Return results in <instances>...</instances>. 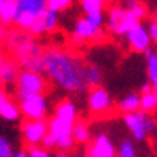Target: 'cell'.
<instances>
[{
  "label": "cell",
  "instance_id": "obj_1",
  "mask_svg": "<svg viewBox=\"0 0 157 157\" xmlns=\"http://www.w3.org/2000/svg\"><path fill=\"white\" fill-rule=\"evenodd\" d=\"M45 75L52 83L69 93L88 91L85 82V67L87 64L82 58L61 47H47L44 52Z\"/></svg>",
  "mask_w": 157,
  "mask_h": 157
},
{
  "label": "cell",
  "instance_id": "obj_2",
  "mask_svg": "<svg viewBox=\"0 0 157 157\" xmlns=\"http://www.w3.org/2000/svg\"><path fill=\"white\" fill-rule=\"evenodd\" d=\"M47 91H48V78L44 74L21 69L18 80L15 83V98L18 101L29 95H47Z\"/></svg>",
  "mask_w": 157,
  "mask_h": 157
},
{
  "label": "cell",
  "instance_id": "obj_3",
  "mask_svg": "<svg viewBox=\"0 0 157 157\" xmlns=\"http://www.w3.org/2000/svg\"><path fill=\"white\" fill-rule=\"evenodd\" d=\"M74 125L75 124L61 120L55 116L48 119V133L56 140V149L59 152H71L75 147L77 143L72 136Z\"/></svg>",
  "mask_w": 157,
  "mask_h": 157
},
{
  "label": "cell",
  "instance_id": "obj_4",
  "mask_svg": "<svg viewBox=\"0 0 157 157\" xmlns=\"http://www.w3.org/2000/svg\"><path fill=\"white\" fill-rule=\"evenodd\" d=\"M124 124L130 130L133 140L136 141H144L149 133H152L157 127L155 119L151 117V114L146 112H133V114H125L124 116Z\"/></svg>",
  "mask_w": 157,
  "mask_h": 157
},
{
  "label": "cell",
  "instance_id": "obj_5",
  "mask_svg": "<svg viewBox=\"0 0 157 157\" xmlns=\"http://www.w3.org/2000/svg\"><path fill=\"white\" fill-rule=\"evenodd\" d=\"M23 119L47 120L48 116V99L47 95H29L18 101Z\"/></svg>",
  "mask_w": 157,
  "mask_h": 157
},
{
  "label": "cell",
  "instance_id": "obj_6",
  "mask_svg": "<svg viewBox=\"0 0 157 157\" xmlns=\"http://www.w3.org/2000/svg\"><path fill=\"white\" fill-rule=\"evenodd\" d=\"M21 136H23L24 149L40 146L44 138L48 133V120H31L23 119L21 120Z\"/></svg>",
  "mask_w": 157,
  "mask_h": 157
},
{
  "label": "cell",
  "instance_id": "obj_7",
  "mask_svg": "<svg viewBox=\"0 0 157 157\" xmlns=\"http://www.w3.org/2000/svg\"><path fill=\"white\" fill-rule=\"evenodd\" d=\"M87 108L93 116H106L114 108L112 96L104 87H95L88 90L87 95Z\"/></svg>",
  "mask_w": 157,
  "mask_h": 157
},
{
  "label": "cell",
  "instance_id": "obj_8",
  "mask_svg": "<svg viewBox=\"0 0 157 157\" xmlns=\"http://www.w3.org/2000/svg\"><path fill=\"white\" fill-rule=\"evenodd\" d=\"M101 35H103V29H98V27H95L87 18L83 16V18H78L75 23H74L72 34H71L69 40H71V45L80 47V45L85 44V42L98 40Z\"/></svg>",
  "mask_w": 157,
  "mask_h": 157
},
{
  "label": "cell",
  "instance_id": "obj_9",
  "mask_svg": "<svg viewBox=\"0 0 157 157\" xmlns=\"http://www.w3.org/2000/svg\"><path fill=\"white\" fill-rule=\"evenodd\" d=\"M85 157H117V147L108 133H98L85 147Z\"/></svg>",
  "mask_w": 157,
  "mask_h": 157
},
{
  "label": "cell",
  "instance_id": "obj_10",
  "mask_svg": "<svg viewBox=\"0 0 157 157\" xmlns=\"http://www.w3.org/2000/svg\"><path fill=\"white\" fill-rule=\"evenodd\" d=\"M125 40L130 50L135 53H144L147 48H151V44H152L144 24H138L135 29H132L125 35Z\"/></svg>",
  "mask_w": 157,
  "mask_h": 157
},
{
  "label": "cell",
  "instance_id": "obj_11",
  "mask_svg": "<svg viewBox=\"0 0 157 157\" xmlns=\"http://www.w3.org/2000/svg\"><path fill=\"white\" fill-rule=\"evenodd\" d=\"M0 117L10 122H15L21 117L19 104L8 95L5 88H0Z\"/></svg>",
  "mask_w": 157,
  "mask_h": 157
},
{
  "label": "cell",
  "instance_id": "obj_12",
  "mask_svg": "<svg viewBox=\"0 0 157 157\" xmlns=\"http://www.w3.org/2000/svg\"><path fill=\"white\" fill-rule=\"evenodd\" d=\"M53 116L58 117V119H61V120H66V122L75 124L77 120H78L77 104H75L71 98H63V99H59V101L55 104Z\"/></svg>",
  "mask_w": 157,
  "mask_h": 157
},
{
  "label": "cell",
  "instance_id": "obj_13",
  "mask_svg": "<svg viewBox=\"0 0 157 157\" xmlns=\"http://www.w3.org/2000/svg\"><path fill=\"white\" fill-rule=\"evenodd\" d=\"M19 72H21L19 63L11 55H8L6 56V61H5V66H3V71H2V75H0V88L6 90V87H10V85L15 87Z\"/></svg>",
  "mask_w": 157,
  "mask_h": 157
},
{
  "label": "cell",
  "instance_id": "obj_14",
  "mask_svg": "<svg viewBox=\"0 0 157 157\" xmlns=\"http://www.w3.org/2000/svg\"><path fill=\"white\" fill-rule=\"evenodd\" d=\"M48 10V0H18L16 15H31L39 18Z\"/></svg>",
  "mask_w": 157,
  "mask_h": 157
},
{
  "label": "cell",
  "instance_id": "obj_15",
  "mask_svg": "<svg viewBox=\"0 0 157 157\" xmlns=\"http://www.w3.org/2000/svg\"><path fill=\"white\" fill-rule=\"evenodd\" d=\"M116 106H117V109L122 112L124 116H125V114L138 112L140 106H141V95L140 93H128L122 99H119Z\"/></svg>",
  "mask_w": 157,
  "mask_h": 157
},
{
  "label": "cell",
  "instance_id": "obj_16",
  "mask_svg": "<svg viewBox=\"0 0 157 157\" xmlns=\"http://www.w3.org/2000/svg\"><path fill=\"white\" fill-rule=\"evenodd\" d=\"M72 136H74V140H75L77 144H90V140H91L90 125L85 122V120L78 119L77 122H75V125H74Z\"/></svg>",
  "mask_w": 157,
  "mask_h": 157
},
{
  "label": "cell",
  "instance_id": "obj_17",
  "mask_svg": "<svg viewBox=\"0 0 157 157\" xmlns=\"http://www.w3.org/2000/svg\"><path fill=\"white\" fill-rule=\"evenodd\" d=\"M143 55L146 58V69H147L149 83L154 87V85H157V55H155V52H152V48H147Z\"/></svg>",
  "mask_w": 157,
  "mask_h": 157
},
{
  "label": "cell",
  "instance_id": "obj_18",
  "mask_svg": "<svg viewBox=\"0 0 157 157\" xmlns=\"http://www.w3.org/2000/svg\"><path fill=\"white\" fill-rule=\"evenodd\" d=\"M103 80V72L96 64H87L85 67V82H87V87L90 88H95L99 87Z\"/></svg>",
  "mask_w": 157,
  "mask_h": 157
},
{
  "label": "cell",
  "instance_id": "obj_19",
  "mask_svg": "<svg viewBox=\"0 0 157 157\" xmlns=\"http://www.w3.org/2000/svg\"><path fill=\"white\" fill-rule=\"evenodd\" d=\"M141 95V93H140ZM157 109V96L154 95V91H147V93L141 95V106L140 111L146 114H152Z\"/></svg>",
  "mask_w": 157,
  "mask_h": 157
},
{
  "label": "cell",
  "instance_id": "obj_20",
  "mask_svg": "<svg viewBox=\"0 0 157 157\" xmlns=\"http://www.w3.org/2000/svg\"><path fill=\"white\" fill-rule=\"evenodd\" d=\"M125 8L130 13H133V15L136 16L140 21L147 16V8H146V5L143 3L141 0H127V2H125Z\"/></svg>",
  "mask_w": 157,
  "mask_h": 157
},
{
  "label": "cell",
  "instance_id": "obj_21",
  "mask_svg": "<svg viewBox=\"0 0 157 157\" xmlns=\"http://www.w3.org/2000/svg\"><path fill=\"white\" fill-rule=\"evenodd\" d=\"M104 3L99 0H80V8L85 13V16L95 15V13H104Z\"/></svg>",
  "mask_w": 157,
  "mask_h": 157
},
{
  "label": "cell",
  "instance_id": "obj_22",
  "mask_svg": "<svg viewBox=\"0 0 157 157\" xmlns=\"http://www.w3.org/2000/svg\"><path fill=\"white\" fill-rule=\"evenodd\" d=\"M44 23H45V29L47 34H52L59 27V13L52 11V10H47L44 13Z\"/></svg>",
  "mask_w": 157,
  "mask_h": 157
},
{
  "label": "cell",
  "instance_id": "obj_23",
  "mask_svg": "<svg viewBox=\"0 0 157 157\" xmlns=\"http://www.w3.org/2000/svg\"><path fill=\"white\" fill-rule=\"evenodd\" d=\"M117 157H136V147H135L133 141L124 140L117 147Z\"/></svg>",
  "mask_w": 157,
  "mask_h": 157
},
{
  "label": "cell",
  "instance_id": "obj_24",
  "mask_svg": "<svg viewBox=\"0 0 157 157\" xmlns=\"http://www.w3.org/2000/svg\"><path fill=\"white\" fill-rule=\"evenodd\" d=\"M72 3H74V0H48V10L61 13V11L69 10Z\"/></svg>",
  "mask_w": 157,
  "mask_h": 157
},
{
  "label": "cell",
  "instance_id": "obj_25",
  "mask_svg": "<svg viewBox=\"0 0 157 157\" xmlns=\"http://www.w3.org/2000/svg\"><path fill=\"white\" fill-rule=\"evenodd\" d=\"M0 157H15V152H13V147L8 143V140L0 136Z\"/></svg>",
  "mask_w": 157,
  "mask_h": 157
},
{
  "label": "cell",
  "instance_id": "obj_26",
  "mask_svg": "<svg viewBox=\"0 0 157 157\" xmlns=\"http://www.w3.org/2000/svg\"><path fill=\"white\" fill-rule=\"evenodd\" d=\"M85 18H87L95 27H98V29H103V26L106 24V15L104 13H95V15H88Z\"/></svg>",
  "mask_w": 157,
  "mask_h": 157
},
{
  "label": "cell",
  "instance_id": "obj_27",
  "mask_svg": "<svg viewBox=\"0 0 157 157\" xmlns=\"http://www.w3.org/2000/svg\"><path fill=\"white\" fill-rule=\"evenodd\" d=\"M26 151H27V154H29V157H53L52 152L47 151V149H45V147H42V146L27 147Z\"/></svg>",
  "mask_w": 157,
  "mask_h": 157
},
{
  "label": "cell",
  "instance_id": "obj_28",
  "mask_svg": "<svg viewBox=\"0 0 157 157\" xmlns=\"http://www.w3.org/2000/svg\"><path fill=\"white\" fill-rule=\"evenodd\" d=\"M146 29H147L149 37H151V42H152V44H157V24L151 19V21H147Z\"/></svg>",
  "mask_w": 157,
  "mask_h": 157
},
{
  "label": "cell",
  "instance_id": "obj_29",
  "mask_svg": "<svg viewBox=\"0 0 157 157\" xmlns=\"http://www.w3.org/2000/svg\"><path fill=\"white\" fill-rule=\"evenodd\" d=\"M40 146H42V147H45L47 151L52 152V149H56V140H55L50 133H47V136L44 138V141H42V144H40Z\"/></svg>",
  "mask_w": 157,
  "mask_h": 157
},
{
  "label": "cell",
  "instance_id": "obj_30",
  "mask_svg": "<svg viewBox=\"0 0 157 157\" xmlns=\"http://www.w3.org/2000/svg\"><path fill=\"white\" fill-rule=\"evenodd\" d=\"M6 56H8V53H3V50L0 48V75H2V71H3V66H5Z\"/></svg>",
  "mask_w": 157,
  "mask_h": 157
},
{
  "label": "cell",
  "instance_id": "obj_31",
  "mask_svg": "<svg viewBox=\"0 0 157 157\" xmlns=\"http://www.w3.org/2000/svg\"><path fill=\"white\" fill-rule=\"evenodd\" d=\"M147 91H152V85L151 83H144V85H143V87H141V95L143 93H147Z\"/></svg>",
  "mask_w": 157,
  "mask_h": 157
},
{
  "label": "cell",
  "instance_id": "obj_32",
  "mask_svg": "<svg viewBox=\"0 0 157 157\" xmlns=\"http://www.w3.org/2000/svg\"><path fill=\"white\" fill-rule=\"evenodd\" d=\"M15 157H29V154H27L26 149H21V151L15 152Z\"/></svg>",
  "mask_w": 157,
  "mask_h": 157
},
{
  "label": "cell",
  "instance_id": "obj_33",
  "mask_svg": "<svg viewBox=\"0 0 157 157\" xmlns=\"http://www.w3.org/2000/svg\"><path fill=\"white\" fill-rule=\"evenodd\" d=\"M53 157H72V155H71V152H59V151H58Z\"/></svg>",
  "mask_w": 157,
  "mask_h": 157
},
{
  "label": "cell",
  "instance_id": "obj_34",
  "mask_svg": "<svg viewBox=\"0 0 157 157\" xmlns=\"http://www.w3.org/2000/svg\"><path fill=\"white\" fill-rule=\"evenodd\" d=\"M152 21H154V23L157 24V10H155V11L152 13Z\"/></svg>",
  "mask_w": 157,
  "mask_h": 157
},
{
  "label": "cell",
  "instance_id": "obj_35",
  "mask_svg": "<svg viewBox=\"0 0 157 157\" xmlns=\"http://www.w3.org/2000/svg\"><path fill=\"white\" fill-rule=\"evenodd\" d=\"M8 2V0H0V11H2V8H3V5Z\"/></svg>",
  "mask_w": 157,
  "mask_h": 157
},
{
  "label": "cell",
  "instance_id": "obj_36",
  "mask_svg": "<svg viewBox=\"0 0 157 157\" xmlns=\"http://www.w3.org/2000/svg\"><path fill=\"white\" fill-rule=\"evenodd\" d=\"M101 3H104V5H109V3H112V0H99Z\"/></svg>",
  "mask_w": 157,
  "mask_h": 157
},
{
  "label": "cell",
  "instance_id": "obj_37",
  "mask_svg": "<svg viewBox=\"0 0 157 157\" xmlns=\"http://www.w3.org/2000/svg\"><path fill=\"white\" fill-rule=\"evenodd\" d=\"M152 91H154V95L157 96V85H154V87H152Z\"/></svg>",
  "mask_w": 157,
  "mask_h": 157
},
{
  "label": "cell",
  "instance_id": "obj_38",
  "mask_svg": "<svg viewBox=\"0 0 157 157\" xmlns=\"http://www.w3.org/2000/svg\"><path fill=\"white\" fill-rule=\"evenodd\" d=\"M155 55H157V50H155Z\"/></svg>",
  "mask_w": 157,
  "mask_h": 157
}]
</instances>
